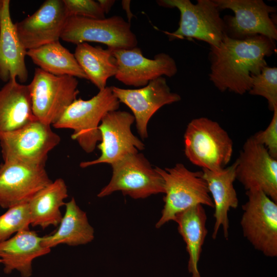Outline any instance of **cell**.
<instances>
[{
	"label": "cell",
	"instance_id": "ba28073f",
	"mask_svg": "<svg viewBox=\"0 0 277 277\" xmlns=\"http://www.w3.org/2000/svg\"><path fill=\"white\" fill-rule=\"evenodd\" d=\"M241 226L244 236L266 256H277V203L260 189L246 193Z\"/></svg>",
	"mask_w": 277,
	"mask_h": 277
},
{
	"label": "cell",
	"instance_id": "44dd1931",
	"mask_svg": "<svg viewBox=\"0 0 277 277\" xmlns=\"http://www.w3.org/2000/svg\"><path fill=\"white\" fill-rule=\"evenodd\" d=\"M29 85L10 80L0 89V136L35 120Z\"/></svg>",
	"mask_w": 277,
	"mask_h": 277
},
{
	"label": "cell",
	"instance_id": "277c9868",
	"mask_svg": "<svg viewBox=\"0 0 277 277\" xmlns=\"http://www.w3.org/2000/svg\"><path fill=\"white\" fill-rule=\"evenodd\" d=\"M184 140L186 156L202 169L221 170L231 160L232 140L218 123L207 117L191 121L187 126Z\"/></svg>",
	"mask_w": 277,
	"mask_h": 277
},
{
	"label": "cell",
	"instance_id": "5b68a950",
	"mask_svg": "<svg viewBox=\"0 0 277 277\" xmlns=\"http://www.w3.org/2000/svg\"><path fill=\"white\" fill-rule=\"evenodd\" d=\"M159 5L176 8L180 12L179 26L173 32H165L169 40L195 38L217 47L227 35L224 21L214 0H159Z\"/></svg>",
	"mask_w": 277,
	"mask_h": 277
},
{
	"label": "cell",
	"instance_id": "83f0119b",
	"mask_svg": "<svg viewBox=\"0 0 277 277\" xmlns=\"http://www.w3.org/2000/svg\"><path fill=\"white\" fill-rule=\"evenodd\" d=\"M264 97L271 111L277 107V68L265 67L258 75L252 76V86L248 91Z\"/></svg>",
	"mask_w": 277,
	"mask_h": 277
},
{
	"label": "cell",
	"instance_id": "6da1fadb",
	"mask_svg": "<svg viewBox=\"0 0 277 277\" xmlns=\"http://www.w3.org/2000/svg\"><path fill=\"white\" fill-rule=\"evenodd\" d=\"M275 41L262 35L243 39L226 36L217 47H210L209 80L221 92L243 95L252 86V76L266 67V57L275 51Z\"/></svg>",
	"mask_w": 277,
	"mask_h": 277
},
{
	"label": "cell",
	"instance_id": "8992f818",
	"mask_svg": "<svg viewBox=\"0 0 277 277\" xmlns=\"http://www.w3.org/2000/svg\"><path fill=\"white\" fill-rule=\"evenodd\" d=\"M78 82L69 75H55L36 68L29 85L32 111L37 120L53 125L79 93Z\"/></svg>",
	"mask_w": 277,
	"mask_h": 277
},
{
	"label": "cell",
	"instance_id": "52a82bcc",
	"mask_svg": "<svg viewBox=\"0 0 277 277\" xmlns=\"http://www.w3.org/2000/svg\"><path fill=\"white\" fill-rule=\"evenodd\" d=\"M109 183L97 194L99 197L120 191L134 199H144L165 192L164 181L142 153L128 154L110 165Z\"/></svg>",
	"mask_w": 277,
	"mask_h": 277
},
{
	"label": "cell",
	"instance_id": "836d02e7",
	"mask_svg": "<svg viewBox=\"0 0 277 277\" xmlns=\"http://www.w3.org/2000/svg\"><path fill=\"white\" fill-rule=\"evenodd\" d=\"M1 262H2V261H1V260L0 259V263H1Z\"/></svg>",
	"mask_w": 277,
	"mask_h": 277
},
{
	"label": "cell",
	"instance_id": "f1b7e54d",
	"mask_svg": "<svg viewBox=\"0 0 277 277\" xmlns=\"http://www.w3.org/2000/svg\"><path fill=\"white\" fill-rule=\"evenodd\" d=\"M67 17L80 16L91 18H105L98 2L93 0H62Z\"/></svg>",
	"mask_w": 277,
	"mask_h": 277
},
{
	"label": "cell",
	"instance_id": "9c48e42d",
	"mask_svg": "<svg viewBox=\"0 0 277 277\" xmlns=\"http://www.w3.org/2000/svg\"><path fill=\"white\" fill-rule=\"evenodd\" d=\"M61 39L76 45L88 42H96L105 44L112 49H131L137 44L130 23L118 15L101 19L69 17Z\"/></svg>",
	"mask_w": 277,
	"mask_h": 277
},
{
	"label": "cell",
	"instance_id": "d6a6232c",
	"mask_svg": "<svg viewBox=\"0 0 277 277\" xmlns=\"http://www.w3.org/2000/svg\"><path fill=\"white\" fill-rule=\"evenodd\" d=\"M4 0H0V11L3 7Z\"/></svg>",
	"mask_w": 277,
	"mask_h": 277
},
{
	"label": "cell",
	"instance_id": "7a4b0ae2",
	"mask_svg": "<svg viewBox=\"0 0 277 277\" xmlns=\"http://www.w3.org/2000/svg\"><path fill=\"white\" fill-rule=\"evenodd\" d=\"M155 169L163 179L165 194L162 215L156 228L174 221L177 214L194 206L214 207L202 171H191L182 163H177L172 168L155 167Z\"/></svg>",
	"mask_w": 277,
	"mask_h": 277
},
{
	"label": "cell",
	"instance_id": "603a6c76",
	"mask_svg": "<svg viewBox=\"0 0 277 277\" xmlns=\"http://www.w3.org/2000/svg\"><path fill=\"white\" fill-rule=\"evenodd\" d=\"M174 221L186 245L188 271L192 277H201L198 263L208 232L206 211L203 205H197L177 214Z\"/></svg>",
	"mask_w": 277,
	"mask_h": 277
},
{
	"label": "cell",
	"instance_id": "8fae6325",
	"mask_svg": "<svg viewBox=\"0 0 277 277\" xmlns=\"http://www.w3.org/2000/svg\"><path fill=\"white\" fill-rule=\"evenodd\" d=\"M220 10L230 9L234 16L223 18L227 36L243 39L262 35L275 41L277 39L276 24L270 14L276 7L267 5L262 0H214Z\"/></svg>",
	"mask_w": 277,
	"mask_h": 277
},
{
	"label": "cell",
	"instance_id": "d4e9b609",
	"mask_svg": "<svg viewBox=\"0 0 277 277\" xmlns=\"http://www.w3.org/2000/svg\"><path fill=\"white\" fill-rule=\"evenodd\" d=\"M74 55L88 80L99 90L104 89L107 80L116 73V61L109 48L83 43L76 45Z\"/></svg>",
	"mask_w": 277,
	"mask_h": 277
},
{
	"label": "cell",
	"instance_id": "9a60e30c",
	"mask_svg": "<svg viewBox=\"0 0 277 277\" xmlns=\"http://www.w3.org/2000/svg\"><path fill=\"white\" fill-rule=\"evenodd\" d=\"M52 182L45 166L4 162L0 166V206L8 209L28 203Z\"/></svg>",
	"mask_w": 277,
	"mask_h": 277
},
{
	"label": "cell",
	"instance_id": "5bb4252c",
	"mask_svg": "<svg viewBox=\"0 0 277 277\" xmlns=\"http://www.w3.org/2000/svg\"><path fill=\"white\" fill-rule=\"evenodd\" d=\"M110 49L117 64L114 76L127 86L144 87L163 75L172 77L177 72L175 61L166 53H158L150 59L145 57L137 47Z\"/></svg>",
	"mask_w": 277,
	"mask_h": 277
},
{
	"label": "cell",
	"instance_id": "3957f363",
	"mask_svg": "<svg viewBox=\"0 0 277 277\" xmlns=\"http://www.w3.org/2000/svg\"><path fill=\"white\" fill-rule=\"evenodd\" d=\"M120 103L111 87L106 86L89 100H74L52 126L73 130L72 139L85 152H92L101 141L98 126L102 119L108 112L117 110Z\"/></svg>",
	"mask_w": 277,
	"mask_h": 277
},
{
	"label": "cell",
	"instance_id": "7402d4cb",
	"mask_svg": "<svg viewBox=\"0 0 277 277\" xmlns=\"http://www.w3.org/2000/svg\"><path fill=\"white\" fill-rule=\"evenodd\" d=\"M65 205L66 211L57 230L42 237V244L46 248L51 249L59 244L84 245L94 239V229L89 223L86 212L77 206L74 197Z\"/></svg>",
	"mask_w": 277,
	"mask_h": 277
},
{
	"label": "cell",
	"instance_id": "7c38bea8",
	"mask_svg": "<svg viewBox=\"0 0 277 277\" xmlns=\"http://www.w3.org/2000/svg\"><path fill=\"white\" fill-rule=\"evenodd\" d=\"M134 121L133 114L128 112L116 110L106 113L98 126L101 143L97 147L101 155L96 160L81 162L80 167L102 163L111 165L128 154L144 149V143L131 131Z\"/></svg>",
	"mask_w": 277,
	"mask_h": 277
},
{
	"label": "cell",
	"instance_id": "ffe728a7",
	"mask_svg": "<svg viewBox=\"0 0 277 277\" xmlns=\"http://www.w3.org/2000/svg\"><path fill=\"white\" fill-rule=\"evenodd\" d=\"M235 166L234 162L231 166L217 171L202 169L203 177L212 195L214 204L215 223L212 234L213 239L216 238L221 227L224 238L226 239L228 238V212L231 208H236L239 204L233 186L236 179Z\"/></svg>",
	"mask_w": 277,
	"mask_h": 277
},
{
	"label": "cell",
	"instance_id": "4316f807",
	"mask_svg": "<svg viewBox=\"0 0 277 277\" xmlns=\"http://www.w3.org/2000/svg\"><path fill=\"white\" fill-rule=\"evenodd\" d=\"M31 225L28 203L14 206L0 215V243L13 234L29 229Z\"/></svg>",
	"mask_w": 277,
	"mask_h": 277
},
{
	"label": "cell",
	"instance_id": "2e32d148",
	"mask_svg": "<svg viewBox=\"0 0 277 277\" xmlns=\"http://www.w3.org/2000/svg\"><path fill=\"white\" fill-rule=\"evenodd\" d=\"M120 103L127 106L134 116L137 132L142 138L148 137L147 126L153 115L163 106L177 102L181 96L171 91L163 76L138 89H123L112 86Z\"/></svg>",
	"mask_w": 277,
	"mask_h": 277
},
{
	"label": "cell",
	"instance_id": "ac0fdd59",
	"mask_svg": "<svg viewBox=\"0 0 277 277\" xmlns=\"http://www.w3.org/2000/svg\"><path fill=\"white\" fill-rule=\"evenodd\" d=\"M27 51L12 21L10 1L4 0L0 11V79L2 81L16 79L25 83L27 81L28 72L25 61Z\"/></svg>",
	"mask_w": 277,
	"mask_h": 277
},
{
	"label": "cell",
	"instance_id": "484cf974",
	"mask_svg": "<svg viewBox=\"0 0 277 277\" xmlns=\"http://www.w3.org/2000/svg\"><path fill=\"white\" fill-rule=\"evenodd\" d=\"M27 55L39 68L50 74L88 80L74 54L59 41L28 50Z\"/></svg>",
	"mask_w": 277,
	"mask_h": 277
},
{
	"label": "cell",
	"instance_id": "d6986e66",
	"mask_svg": "<svg viewBox=\"0 0 277 277\" xmlns=\"http://www.w3.org/2000/svg\"><path fill=\"white\" fill-rule=\"evenodd\" d=\"M42 237L28 229L1 242L0 259L4 265V272L9 274L15 270L22 277L31 276L33 260L51 251V249L42 245Z\"/></svg>",
	"mask_w": 277,
	"mask_h": 277
},
{
	"label": "cell",
	"instance_id": "30bf717a",
	"mask_svg": "<svg viewBox=\"0 0 277 277\" xmlns=\"http://www.w3.org/2000/svg\"><path fill=\"white\" fill-rule=\"evenodd\" d=\"M60 140L50 125L35 119L18 130L0 136L4 161L45 166L49 152Z\"/></svg>",
	"mask_w": 277,
	"mask_h": 277
},
{
	"label": "cell",
	"instance_id": "f546056e",
	"mask_svg": "<svg viewBox=\"0 0 277 277\" xmlns=\"http://www.w3.org/2000/svg\"><path fill=\"white\" fill-rule=\"evenodd\" d=\"M273 111V116L268 127L251 136L256 143L264 146L271 156L277 159V107Z\"/></svg>",
	"mask_w": 277,
	"mask_h": 277
},
{
	"label": "cell",
	"instance_id": "1f68e13d",
	"mask_svg": "<svg viewBox=\"0 0 277 277\" xmlns=\"http://www.w3.org/2000/svg\"><path fill=\"white\" fill-rule=\"evenodd\" d=\"M121 4L123 9L126 13L129 23H130L132 17L134 16L130 10V1L123 0L122 1Z\"/></svg>",
	"mask_w": 277,
	"mask_h": 277
},
{
	"label": "cell",
	"instance_id": "e0dca14e",
	"mask_svg": "<svg viewBox=\"0 0 277 277\" xmlns=\"http://www.w3.org/2000/svg\"><path fill=\"white\" fill-rule=\"evenodd\" d=\"M67 18L62 0H46L15 25L20 41L28 50L59 41Z\"/></svg>",
	"mask_w": 277,
	"mask_h": 277
},
{
	"label": "cell",
	"instance_id": "cb8c5ba5",
	"mask_svg": "<svg viewBox=\"0 0 277 277\" xmlns=\"http://www.w3.org/2000/svg\"><path fill=\"white\" fill-rule=\"evenodd\" d=\"M67 197V186L61 178L39 190L28 202L31 225L43 229L58 225L63 217L60 209Z\"/></svg>",
	"mask_w": 277,
	"mask_h": 277
},
{
	"label": "cell",
	"instance_id": "4fadbf2b",
	"mask_svg": "<svg viewBox=\"0 0 277 277\" xmlns=\"http://www.w3.org/2000/svg\"><path fill=\"white\" fill-rule=\"evenodd\" d=\"M235 163V177L247 190L260 189L277 203V159L251 136Z\"/></svg>",
	"mask_w": 277,
	"mask_h": 277
},
{
	"label": "cell",
	"instance_id": "4dcf8cb0",
	"mask_svg": "<svg viewBox=\"0 0 277 277\" xmlns=\"http://www.w3.org/2000/svg\"><path fill=\"white\" fill-rule=\"evenodd\" d=\"M102 10L105 13H108L115 3L114 0H98L97 1Z\"/></svg>",
	"mask_w": 277,
	"mask_h": 277
}]
</instances>
